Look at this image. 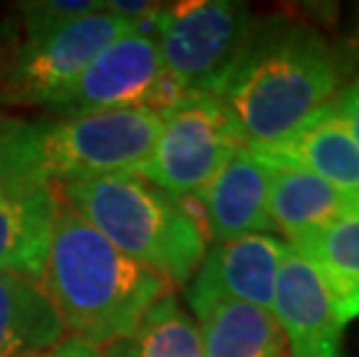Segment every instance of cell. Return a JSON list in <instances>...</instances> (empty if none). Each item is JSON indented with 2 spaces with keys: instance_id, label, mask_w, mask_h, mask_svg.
Wrapping results in <instances>:
<instances>
[{
  "instance_id": "obj_20",
  "label": "cell",
  "mask_w": 359,
  "mask_h": 357,
  "mask_svg": "<svg viewBox=\"0 0 359 357\" xmlns=\"http://www.w3.org/2000/svg\"><path fill=\"white\" fill-rule=\"evenodd\" d=\"M332 109L343 121V126L348 128V133L353 135V140L359 147V74L346 90H341Z\"/></svg>"
},
{
  "instance_id": "obj_9",
  "label": "cell",
  "mask_w": 359,
  "mask_h": 357,
  "mask_svg": "<svg viewBox=\"0 0 359 357\" xmlns=\"http://www.w3.org/2000/svg\"><path fill=\"white\" fill-rule=\"evenodd\" d=\"M285 250L287 241L273 234H248L216 244L204 253L193 283L188 285V307L195 314L216 299H234L271 311Z\"/></svg>"
},
{
  "instance_id": "obj_21",
  "label": "cell",
  "mask_w": 359,
  "mask_h": 357,
  "mask_svg": "<svg viewBox=\"0 0 359 357\" xmlns=\"http://www.w3.org/2000/svg\"><path fill=\"white\" fill-rule=\"evenodd\" d=\"M24 357H107V353L102 351V348H97L93 344H86V341H81V339L65 337L60 344L47 348V351L30 353Z\"/></svg>"
},
{
  "instance_id": "obj_13",
  "label": "cell",
  "mask_w": 359,
  "mask_h": 357,
  "mask_svg": "<svg viewBox=\"0 0 359 357\" xmlns=\"http://www.w3.org/2000/svg\"><path fill=\"white\" fill-rule=\"evenodd\" d=\"M255 154L271 165L299 167L341 191L359 195V147L334 109L320 114L285 144Z\"/></svg>"
},
{
  "instance_id": "obj_15",
  "label": "cell",
  "mask_w": 359,
  "mask_h": 357,
  "mask_svg": "<svg viewBox=\"0 0 359 357\" xmlns=\"http://www.w3.org/2000/svg\"><path fill=\"white\" fill-rule=\"evenodd\" d=\"M290 248L318 269L343 328L359 318V195L330 225Z\"/></svg>"
},
{
  "instance_id": "obj_10",
  "label": "cell",
  "mask_w": 359,
  "mask_h": 357,
  "mask_svg": "<svg viewBox=\"0 0 359 357\" xmlns=\"http://www.w3.org/2000/svg\"><path fill=\"white\" fill-rule=\"evenodd\" d=\"M271 314L285 337L287 357H343V325L332 295L318 269L290 246L278 269Z\"/></svg>"
},
{
  "instance_id": "obj_1",
  "label": "cell",
  "mask_w": 359,
  "mask_h": 357,
  "mask_svg": "<svg viewBox=\"0 0 359 357\" xmlns=\"http://www.w3.org/2000/svg\"><path fill=\"white\" fill-rule=\"evenodd\" d=\"M348 60L309 21L290 14L255 19L216 95L248 149L292 140L334 107Z\"/></svg>"
},
{
  "instance_id": "obj_5",
  "label": "cell",
  "mask_w": 359,
  "mask_h": 357,
  "mask_svg": "<svg viewBox=\"0 0 359 357\" xmlns=\"http://www.w3.org/2000/svg\"><path fill=\"white\" fill-rule=\"evenodd\" d=\"M130 28V21L100 10L44 33L17 37L0 56V105L44 109Z\"/></svg>"
},
{
  "instance_id": "obj_2",
  "label": "cell",
  "mask_w": 359,
  "mask_h": 357,
  "mask_svg": "<svg viewBox=\"0 0 359 357\" xmlns=\"http://www.w3.org/2000/svg\"><path fill=\"white\" fill-rule=\"evenodd\" d=\"M40 283L67 337L102 351L133 337L147 311L170 288L165 278L109 244L60 197Z\"/></svg>"
},
{
  "instance_id": "obj_16",
  "label": "cell",
  "mask_w": 359,
  "mask_h": 357,
  "mask_svg": "<svg viewBox=\"0 0 359 357\" xmlns=\"http://www.w3.org/2000/svg\"><path fill=\"white\" fill-rule=\"evenodd\" d=\"M202 357H287V344L271 311L246 302L216 299L195 311Z\"/></svg>"
},
{
  "instance_id": "obj_19",
  "label": "cell",
  "mask_w": 359,
  "mask_h": 357,
  "mask_svg": "<svg viewBox=\"0 0 359 357\" xmlns=\"http://www.w3.org/2000/svg\"><path fill=\"white\" fill-rule=\"evenodd\" d=\"M100 10H104V0H30V3H17L14 7L17 26L14 28H17L19 37H30Z\"/></svg>"
},
{
  "instance_id": "obj_6",
  "label": "cell",
  "mask_w": 359,
  "mask_h": 357,
  "mask_svg": "<svg viewBox=\"0 0 359 357\" xmlns=\"http://www.w3.org/2000/svg\"><path fill=\"white\" fill-rule=\"evenodd\" d=\"M160 119L156 147L135 174L172 197L200 195L246 147L232 114L213 93L183 95Z\"/></svg>"
},
{
  "instance_id": "obj_3",
  "label": "cell",
  "mask_w": 359,
  "mask_h": 357,
  "mask_svg": "<svg viewBox=\"0 0 359 357\" xmlns=\"http://www.w3.org/2000/svg\"><path fill=\"white\" fill-rule=\"evenodd\" d=\"M160 123L151 107L72 119L0 116V177L56 191L65 184L135 174L149 161Z\"/></svg>"
},
{
  "instance_id": "obj_23",
  "label": "cell",
  "mask_w": 359,
  "mask_h": 357,
  "mask_svg": "<svg viewBox=\"0 0 359 357\" xmlns=\"http://www.w3.org/2000/svg\"><path fill=\"white\" fill-rule=\"evenodd\" d=\"M357 30H359V24H357Z\"/></svg>"
},
{
  "instance_id": "obj_14",
  "label": "cell",
  "mask_w": 359,
  "mask_h": 357,
  "mask_svg": "<svg viewBox=\"0 0 359 357\" xmlns=\"http://www.w3.org/2000/svg\"><path fill=\"white\" fill-rule=\"evenodd\" d=\"M353 200V193L341 191L306 170L273 165L266 211L271 227L285 234L287 246H292L330 225Z\"/></svg>"
},
{
  "instance_id": "obj_18",
  "label": "cell",
  "mask_w": 359,
  "mask_h": 357,
  "mask_svg": "<svg viewBox=\"0 0 359 357\" xmlns=\"http://www.w3.org/2000/svg\"><path fill=\"white\" fill-rule=\"evenodd\" d=\"M107 357H202L200 332L174 295H163L133 337L104 348Z\"/></svg>"
},
{
  "instance_id": "obj_17",
  "label": "cell",
  "mask_w": 359,
  "mask_h": 357,
  "mask_svg": "<svg viewBox=\"0 0 359 357\" xmlns=\"http://www.w3.org/2000/svg\"><path fill=\"white\" fill-rule=\"evenodd\" d=\"M67 337L40 281L0 274V357H24Z\"/></svg>"
},
{
  "instance_id": "obj_4",
  "label": "cell",
  "mask_w": 359,
  "mask_h": 357,
  "mask_svg": "<svg viewBox=\"0 0 359 357\" xmlns=\"http://www.w3.org/2000/svg\"><path fill=\"white\" fill-rule=\"evenodd\" d=\"M67 207L130 260L167 285H186L206 253V234L177 197L137 174H111L56 188Z\"/></svg>"
},
{
  "instance_id": "obj_8",
  "label": "cell",
  "mask_w": 359,
  "mask_h": 357,
  "mask_svg": "<svg viewBox=\"0 0 359 357\" xmlns=\"http://www.w3.org/2000/svg\"><path fill=\"white\" fill-rule=\"evenodd\" d=\"M165 77L156 37L130 28L95 56L63 93L44 107L47 116L72 119L86 114L151 107Z\"/></svg>"
},
{
  "instance_id": "obj_11",
  "label": "cell",
  "mask_w": 359,
  "mask_h": 357,
  "mask_svg": "<svg viewBox=\"0 0 359 357\" xmlns=\"http://www.w3.org/2000/svg\"><path fill=\"white\" fill-rule=\"evenodd\" d=\"M271 174L273 165L248 147L239 149L220 167L200 193L209 239L225 244L248 234H266L273 230L266 211Z\"/></svg>"
},
{
  "instance_id": "obj_12",
  "label": "cell",
  "mask_w": 359,
  "mask_h": 357,
  "mask_svg": "<svg viewBox=\"0 0 359 357\" xmlns=\"http://www.w3.org/2000/svg\"><path fill=\"white\" fill-rule=\"evenodd\" d=\"M56 209L53 188L0 177V274L42 278Z\"/></svg>"
},
{
  "instance_id": "obj_22",
  "label": "cell",
  "mask_w": 359,
  "mask_h": 357,
  "mask_svg": "<svg viewBox=\"0 0 359 357\" xmlns=\"http://www.w3.org/2000/svg\"><path fill=\"white\" fill-rule=\"evenodd\" d=\"M357 37H359V30H357Z\"/></svg>"
},
{
  "instance_id": "obj_7",
  "label": "cell",
  "mask_w": 359,
  "mask_h": 357,
  "mask_svg": "<svg viewBox=\"0 0 359 357\" xmlns=\"http://www.w3.org/2000/svg\"><path fill=\"white\" fill-rule=\"evenodd\" d=\"M255 14L234 0H186L156 14L163 70L183 93H216L253 28Z\"/></svg>"
}]
</instances>
